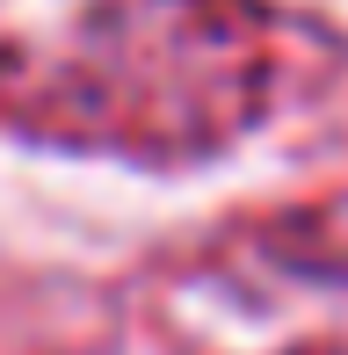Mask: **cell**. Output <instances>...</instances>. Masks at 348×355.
<instances>
[{"label":"cell","instance_id":"6da1fadb","mask_svg":"<svg viewBox=\"0 0 348 355\" xmlns=\"http://www.w3.org/2000/svg\"><path fill=\"white\" fill-rule=\"evenodd\" d=\"M334 73L268 0H0V131L116 159H211Z\"/></svg>","mask_w":348,"mask_h":355},{"label":"cell","instance_id":"7a4b0ae2","mask_svg":"<svg viewBox=\"0 0 348 355\" xmlns=\"http://www.w3.org/2000/svg\"><path fill=\"white\" fill-rule=\"evenodd\" d=\"M102 355H348V196L196 232L94 312Z\"/></svg>","mask_w":348,"mask_h":355}]
</instances>
